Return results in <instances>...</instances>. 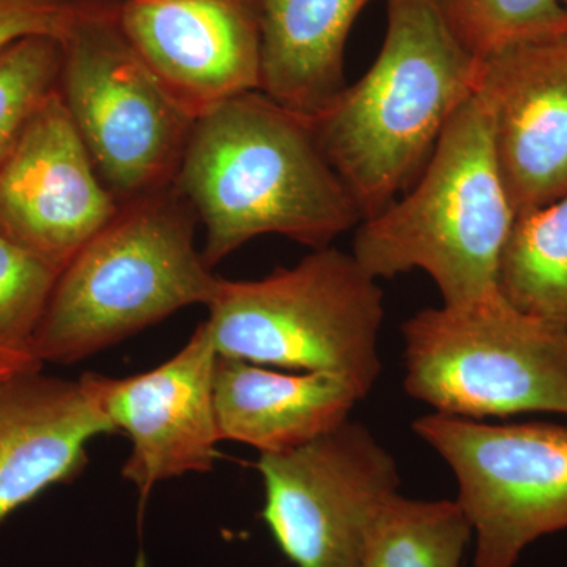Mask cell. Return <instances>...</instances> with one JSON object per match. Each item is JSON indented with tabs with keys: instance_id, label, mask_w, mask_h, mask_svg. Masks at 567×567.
I'll return each mask as SVG.
<instances>
[{
	"instance_id": "6da1fadb",
	"label": "cell",
	"mask_w": 567,
	"mask_h": 567,
	"mask_svg": "<svg viewBox=\"0 0 567 567\" xmlns=\"http://www.w3.org/2000/svg\"><path fill=\"white\" fill-rule=\"evenodd\" d=\"M174 185L205 226L212 270L260 235L320 249L363 221L311 118L260 91L194 121Z\"/></svg>"
},
{
	"instance_id": "7a4b0ae2",
	"label": "cell",
	"mask_w": 567,
	"mask_h": 567,
	"mask_svg": "<svg viewBox=\"0 0 567 567\" xmlns=\"http://www.w3.org/2000/svg\"><path fill=\"white\" fill-rule=\"evenodd\" d=\"M477 66L440 0H386L385 40L371 69L311 118L363 219L415 182L447 123L475 95Z\"/></svg>"
},
{
	"instance_id": "3957f363",
	"label": "cell",
	"mask_w": 567,
	"mask_h": 567,
	"mask_svg": "<svg viewBox=\"0 0 567 567\" xmlns=\"http://www.w3.org/2000/svg\"><path fill=\"white\" fill-rule=\"evenodd\" d=\"M197 223L175 185L121 204L59 275L33 341L37 361L78 363L181 309L210 305L221 278L197 251Z\"/></svg>"
},
{
	"instance_id": "277c9868",
	"label": "cell",
	"mask_w": 567,
	"mask_h": 567,
	"mask_svg": "<svg viewBox=\"0 0 567 567\" xmlns=\"http://www.w3.org/2000/svg\"><path fill=\"white\" fill-rule=\"evenodd\" d=\"M516 218L491 122L473 95L447 123L415 186L358 224L352 254L375 279L424 271L443 305H462L498 289Z\"/></svg>"
},
{
	"instance_id": "5b68a950",
	"label": "cell",
	"mask_w": 567,
	"mask_h": 567,
	"mask_svg": "<svg viewBox=\"0 0 567 567\" xmlns=\"http://www.w3.org/2000/svg\"><path fill=\"white\" fill-rule=\"evenodd\" d=\"M207 309L219 357L341 377L363 399L382 374L383 292L352 252L327 246L262 279L221 278Z\"/></svg>"
},
{
	"instance_id": "8992f818",
	"label": "cell",
	"mask_w": 567,
	"mask_h": 567,
	"mask_svg": "<svg viewBox=\"0 0 567 567\" xmlns=\"http://www.w3.org/2000/svg\"><path fill=\"white\" fill-rule=\"evenodd\" d=\"M406 393L435 413L567 415V330L499 292L427 308L402 324Z\"/></svg>"
},
{
	"instance_id": "52a82bcc",
	"label": "cell",
	"mask_w": 567,
	"mask_h": 567,
	"mask_svg": "<svg viewBox=\"0 0 567 567\" xmlns=\"http://www.w3.org/2000/svg\"><path fill=\"white\" fill-rule=\"evenodd\" d=\"M122 0H71L59 92L118 204L173 186L194 118L134 50Z\"/></svg>"
},
{
	"instance_id": "ba28073f",
	"label": "cell",
	"mask_w": 567,
	"mask_h": 567,
	"mask_svg": "<svg viewBox=\"0 0 567 567\" xmlns=\"http://www.w3.org/2000/svg\"><path fill=\"white\" fill-rule=\"evenodd\" d=\"M413 431L456 475L475 567H516L539 537L567 529V427L486 424L431 413Z\"/></svg>"
},
{
	"instance_id": "9c48e42d",
	"label": "cell",
	"mask_w": 567,
	"mask_h": 567,
	"mask_svg": "<svg viewBox=\"0 0 567 567\" xmlns=\"http://www.w3.org/2000/svg\"><path fill=\"white\" fill-rule=\"evenodd\" d=\"M262 518L297 567H360L368 529L399 494L393 454L349 420L308 445L260 454Z\"/></svg>"
},
{
	"instance_id": "30bf717a",
	"label": "cell",
	"mask_w": 567,
	"mask_h": 567,
	"mask_svg": "<svg viewBox=\"0 0 567 567\" xmlns=\"http://www.w3.org/2000/svg\"><path fill=\"white\" fill-rule=\"evenodd\" d=\"M218 353L204 322L174 357L130 377L84 374L82 385L114 432L130 436L122 476L144 507L156 484L212 470L223 442L215 412Z\"/></svg>"
},
{
	"instance_id": "8fae6325",
	"label": "cell",
	"mask_w": 567,
	"mask_h": 567,
	"mask_svg": "<svg viewBox=\"0 0 567 567\" xmlns=\"http://www.w3.org/2000/svg\"><path fill=\"white\" fill-rule=\"evenodd\" d=\"M118 208L55 89L0 166V233L62 271Z\"/></svg>"
},
{
	"instance_id": "7c38bea8",
	"label": "cell",
	"mask_w": 567,
	"mask_h": 567,
	"mask_svg": "<svg viewBox=\"0 0 567 567\" xmlns=\"http://www.w3.org/2000/svg\"><path fill=\"white\" fill-rule=\"evenodd\" d=\"M477 62L475 95L516 215L555 203L567 194V29Z\"/></svg>"
},
{
	"instance_id": "4fadbf2b",
	"label": "cell",
	"mask_w": 567,
	"mask_h": 567,
	"mask_svg": "<svg viewBox=\"0 0 567 567\" xmlns=\"http://www.w3.org/2000/svg\"><path fill=\"white\" fill-rule=\"evenodd\" d=\"M123 31L196 121L260 91L259 0H122Z\"/></svg>"
},
{
	"instance_id": "5bb4252c",
	"label": "cell",
	"mask_w": 567,
	"mask_h": 567,
	"mask_svg": "<svg viewBox=\"0 0 567 567\" xmlns=\"http://www.w3.org/2000/svg\"><path fill=\"white\" fill-rule=\"evenodd\" d=\"M114 432L80 380L21 369L0 379V524L44 491L74 480L87 446Z\"/></svg>"
},
{
	"instance_id": "9a60e30c",
	"label": "cell",
	"mask_w": 567,
	"mask_h": 567,
	"mask_svg": "<svg viewBox=\"0 0 567 567\" xmlns=\"http://www.w3.org/2000/svg\"><path fill=\"white\" fill-rule=\"evenodd\" d=\"M213 393L223 442L244 443L260 454L287 453L330 434L363 401L341 377L284 374L219 354Z\"/></svg>"
},
{
	"instance_id": "2e32d148",
	"label": "cell",
	"mask_w": 567,
	"mask_h": 567,
	"mask_svg": "<svg viewBox=\"0 0 567 567\" xmlns=\"http://www.w3.org/2000/svg\"><path fill=\"white\" fill-rule=\"evenodd\" d=\"M371 0H259L260 92L312 118L346 87L344 52Z\"/></svg>"
},
{
	"instance_id": "e0dca14e",
	"label": "cell",
	"mask_w": 567,
	"mask_h": 567,
	"mask_svg": "<svg viewBox=\"0 0 567 567\" xmlns=\"http://www.w3.org/2000/svg\"><path fill=\"white\" fill-rule=\"evenodd\" d=\"M498 289L520 311L567 330V194L517 216L499 262Z\"/></svg>"
},
{
	"instance_id": "ac0fdd59",
	"label": "cell",
	"mask_w": 567,
	"mask_h": 567,
	"mask_svg": "<svg viewBox=\"0 0 567 567\" xmlns=\"http://www.w3.org/2000/svg\"><path fill=\"white\" fill-rule=\"evenodd\" d=\"M472 539L457 502L395 494L372 518L360 567H462Z\"/></svg>"
},
{
	"instance_id": "d6986e66",
	"label": "cell",
	"mask_w": 567,
	"mask_h": 567,
	"mask_svg": "<svg viewBox=\"0 0 567 567\" xmlns=\"http://www.w3.org/2000/svg\"><path fill=\"white\" fill-rule=\"evenodd\" d=\"M61 270L0 233V368H41L33 341Z\"/></svg>"
},
{
	"instance_id": "ffe728a7",
	"label": "cell",
	"mask_w": 567,
	"mask_h": 567,
	"mask_svg": "<svg viewBox=\"0 0 567 567\" xmlns=\"http://www.w3.org/2000/svg\"><path fill=\"white\" fill-rule=\"evenodd\" d=\"M440 6L477 61L507 44L567 29L559 0H440Z\"/></svg>"
},
{
	"instance_id": "44dd1931",
	"label": "cell",
	"mask_w": 567,
	"mask_h": 567,
	"mask_svg": "<svg viewBox=\"0 0 567 567\" xmlns=\"http://www.w3.org/2000/svg\"><path fill=\"white\" fill-rule=\"evenodd\" d=\"M61 66L54 37H25L0 50V166L33 112L59 87Z\"/></svg>"
},
{
	"instance_id": "7402d4cb",
	"label": "cell",
	"mask_w": 567,
	"mask_h": 567,
	"mask_svg": "<svg viewBox=\"0 0 567 567\" xmlns=\"http://www.w3.org/2000/svg\"><path fill=\"white\" fill-rule=\"evenodd\" d=\"M70 6L71 0H0V50L25 37L59 40Z\"/></svg>"
},
{
	"instance_id": "603a6c76",
	"label": "cell",
	"mask_w": 567,
	"mask_h": 567,
	"mask_svg": "<svg viewBox=\"0 0 567 567\" xmlns=\"http://www.w3.org/2000/svg\"><path fill=\"white\" fill-rule=\"evenodd\" d=\"M14 371H21V369L0 368V379H2V377L11 374V372Z\"/></svg>"
},
{
	"instance_id": "cb8c5ba5",
	"label": "cell",
	"mask_w": 567,
	"mask_h": 567,
	"mask_svg": "<svg viewBox=\"0 0 567 567\" xmlns=\"http://www.w3.org/2000/svg\"><path fill=\"white\" fill-rule=\"evenodd\" d=\"M559 6H561L563 10H565L567 17V0H559Z\"/></svg>"
}]
</instances>
